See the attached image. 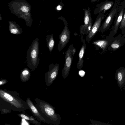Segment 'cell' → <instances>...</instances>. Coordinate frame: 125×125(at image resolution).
I'll list each match as a JSON object with an SVG mask.
<instances>
[{"instance_id": "cell-23", "label": "cell", "mask_w": 125, "mask_h": 125, "mask_svg": "<svg viewBox=\"0 0 125 125\" xmlns=\"http://www.w3.org/2000/svg\"><path fill=\"white\" fill-rule=\"evenodd\" d=\"M85 73L83 71H80L79 72V74L81 77H83L85 75Z\"/></svg>"}, {"instance_id": "cell-17", "label": "cell", "mask_w": 125, "mask_h": 125, "mask_svg": "<svg viewBox=\"0 0 125 125\" xmlns=\"http://www.w3.org/2000/svg\"><path fill=\"white\" fill-rule=\"evenodd\" d=\"M86 47L85 42H84L79 51V59L77 66V68L81 69L83 64V57Z\"/></svg>"}, {"instance_id": "cell-15", "label": "cell", "mask_w": 125, "mask_h": 125, "mask_svg": "<svg viewBox=\"0 0 125 125\" xmlns=\"http://www.w3.org/2000/svg\"><path fill=\"white\" fill-rule=\"evenodd\" d=\"M27 103V104L31 111L35 117L38 120L45 123V122L44 118L41 115L40 113L37 109L29 98H28L26 100Z\"/></svg>"}, {"instance_id": "cell-13", "label": "cell", "mask_w": 125, "mask_h": 125, "mask_svg": "<svg viewBox=\"0 0 125 125\" xmlns=\"http://www.w3.org/2000/svg\"><path fill=\"white\" fill-rule=\"evenodd\" d=\"M48 71L45 74L46 79H47V82H51V80H53L57 75L59 68V65L57 63L55 64H51L49 66Z\"/></svg>"}, {"instance_id": "cell-10", "label": "cell", "mask_w": 125, "mask_h": 125, "mask_svg": "<svg viewBox=\"0 0 125 125\" xmlns=\"http://www.w3.org/2000/svg\"><path fill=\"white\" fill-rule=\"evenodd\" d=\"M120 6V5H119ZM118 13L115 17L108 36L113 37L116 34L121 22L125 9L124 6H120Z\"/></svg>"}, {"instance_id": "cell-2", "label": "cell", "mask_w": 125, "mask_h": 125, "mask_svg": "<svg viewBox=\"0 0 125 125\" xmlns=\"http://www.w3.org/2000/svg\"><path fill=\"white\" fill-rule=\"evenodd\" d=\"M39 39L36 38L32 41L26 53V64L32 71L35 70L39 63Z\"/></svg>"}, {"instance_id": "cell-28", "label": "cell", "mask_w": 125, "mask_h": 125, "mask_svg": "<svg viewBox=\"0 0 125 125\" xmlns=\"http://www.w3.org/2000/svg\"><path fill=\"white\" fill-rule=\"evenodd\" d=\"M0 20H2V18L1 16V14H0Z\"/></svg>"}, {"instance_id": "cell-26", "label": "cell", "mask_w": 125, "mask_h": 125, "mask_svg": "<svg viewBox=\"0 0 125 125\" xmlns=\"http://www.w3.org/2000/svg\"><path fill=\"white\" fill-rule=\"evenodd\" d=\"M122 30L121 34L123 35L125 34V26Z\"/></svg>"}, {"instance_id": "cell-29", "label": "cell", "mask_w": 125, "mask_h": 125, "mask_svg": "<svg viewBox=\"0 0 125 125\" xmlns=\"http://www.w3.org/2000/svg\"><path fill=\"white\" fill-rule=\"evenodd\" d=\"M118 1L119 2L120 1H122V0H116Z\"/></svg>"}, {"instance_id": "cell-18", "label": "cell", "mask_w": 125, "mask_h": 125, "mask_svg": "<svg viewBox=\"0 0 125 125\" xmlns=\"http://www.w3.org/2000/svg\"><path fill=\"white\" fill-rule=\"evenodd\" d=\"M115 76L119 84L123 83L125 80V67H121L118 69Z\"/></svg>"}, {"instance_id": "cell-27", "label": "cell", "mask_w": 125, "mask_h": 125, "mask_svg": "<svg viewBox=\"0 0 125 125\" xmlns=\"http://www.w3.org/2000/svg\"><path fill=\"white\" fill-rule=\"evenodd\" d=\"M100 0H91V3L95 2L96 1H98Z\"/></svg>"}, {"instance_id": "cell-6", "label": "cell", "mask_w": 125, "mask_h": 125, "mask_svg": "<svg viewBox=\"0 0 125 125\" xmlns=\"http://www.w3.org/2000/svg\"><path fill=\"white\" fill-rule=\"evenodd\" d=\"M0 97L3 100L11 104L14 107L16 108L18 110L24 109V105L26 104L24 101L20 98H17L14 96H12V94L8 92L0 90Z\"/></svg>"}, {"instance_id": "cell-30", "label": "cell", "mask_w": 125, "mask_h": 125, "mask_svg": "<svg viewBox=\"0 0 125 125\" xmlns=\"http://www.w3.org/2000/svg\"><path fill=\"white\" fill-rule=\"evenodd\" d=\"M123 36L125 38V34H124V35H123Z\"/></svg>"}, {"instance_id": "cell-12", "label": "cell", "mask_w": 125, "mask_h": 125, "mask_svg": "<svg viewBox=\"0 0 125 125\" xmlns=\"http://www.w3.org/2000/svg\"><path fill=\"white\" fill-rule=\"evenodd\" d=\"M114 2L112 1L106 0L97 4L94 10V14L96 15L100 12L104 13L113 6Z\"/></svg>"}, {"instance_id": "cell-22", "label": "cell", "mask_w": 125, "mask_h": 125, "mask_svg": "<svg viewBox=\"0 0 125 125\" xmlns=\"http://www.w3.org/2000/svg\"><path fill=\"white\" fill-rule=\"evenodd\" d=\"M125 9L122 18L121 22L119 26L120 29L122 30L125 26Z\"/></svg>"}, {"instance_id": "cell-8", "label": "cell", "mask_w": 125, "mask_h": 125, "mask_svg": "<svg viewBox=\"0 0 125 125\" xmlns=\"http://www.w3.org/2000/svg\"><path fill=\"white\" fill-rule=\"evenodd\" d=\"M106 14L100 12L98 14L91 30L86 37V40L89 43L96 33L99 31L103 20L106 16Z\"/></svg>"}, {"instance_id": "cell-25", "label": "cell", "mask_w": 125, "mask_h": 125, "mask_svg": "<svg viewBox=\"0 0 125 125\" xmlns=\"http://www.w3.org/2000/svg\"><path fill=\"white\" fill-rule=\"evenodd\" d=\"M76 49L75 48L73 47L72 50V54L73 56H74L76 52Z\"/></svg>"}, {"instance_id": "cell-7", "label": "cell", "mask_w": 125, "mask_h": 125, "mask_svg": "<svg viewBox=\"0 0 125 125\" xmlns=\"http://www.w3.org/2000/svg\"><path fill=\"white\" fill-rule=\"evenodd\" d=\"M83 10L84 12V24L80 27L79 31L82 34L87 35L89 33L93 25V20L90 7H88L87 9H83Z\"/></svg>"}, {"instance_id": "cell-16", "label": "cell", "mask_w": 125, "mask_h": 125, "mask_svg": "<svg viewBox=\"0 0 125 125\" xmlns=\"http://www.w3.org/2000/svg\"><path fill=\"white\" fill-rule=\"evenodd\" d=\"M9 30L10 32L14 34H21L22 33V29L14 21H9Z\"/></svg>"}, {"instance_id": "cell-9", "label": "cell", "mask_w": 125, "mask_h": 125, "mask_svg": "<svg viewBox=\"0 0 125 125\" xmlns=\"http://www.w3.org/2000/svg\"><path fill=\"white\" fill-rule=\"evenodd\" d=\"M73 46V44H71L65 52V62L62 71V75L64 77L67 76L70 72L73 58L72 52Z\"/></svg>"}, {"instance_id": "cell-19", "label": "cell", "mask_w": 125, "mask_h": 125, "mask_svg": "<svg viewBox=\"0 0 125 125\" xmlns=\"http://www.w3.org/2000/svg\"><path fill=\"white\" fill-rule=\"evenodd\" d=\"M47 46L51 54L54 45V41L53 39V33L49 34L46 38Z\"/></svg>"}, {"instance_id": "cell-14", "label": "cell", "mask_w": 125, "mask_h": 125, "mask_svg": "<svg viewBox=\"0 0 125 125\" xmlns=\"http://www.w3.org/2000/svg\"><path fill=\"white\" fill-rule=\"evenodd\" d=\"M114 37H108L104 39L96 40L92 42V43L96 48L98 47L102 49L103 52L106 51L112 41Z\"/></svg>"}, {"instance_id": "cell-5", "label": "cell", "mask_w": 125, "mask_h": 125, "mask_svg": "<svg viewBox=\"0 0 125 125\" xmlns=\"http://www.w3.org/2000/svg\"><path fill=\"white\" fill-rule=\"evenodd\" d=\"M58 19L62 20L64 24V27L62 32L59 35V41L57 49L60 52L66 46L70 41L71 32L68 29V23L64 17H59Z\"/></svg>"}, {"instance_id": "cell-24", "label": "cell", "mask_w": 125, "mask_h": 125, "mask_svg": "<svg viewBox=\"0 0 125 125\" xmlns=\"http://www.w3.org/2000/svg\"><path fill=\"white\" fill-rule=\"evenodd\" d=\"M121 2H119V5L120 6H124L125 5V0H122Z\"/></svg>"}, {"instance_id": "cell-3", "label": "cell", "mask_w": 125, "mask_h": 125, "mask_svg": "<svg viewBox=\"0 0 125 125\" xmlns=\"http://www.w3.org/2000/svg\"><path fill=\"white\" fill-rule=\"evenodd\" d=\"M36 101V106L41 115L45 122L53 123L57 120V115L53 108L49 104L39 100Z\"/></svg>"}, {"instance_id": "cell-1", "label": "cell", "mask_w": 125, "mask_h": 125, "mask_svg": "<svg viewBox=\"0 0 125 125\" xmlns=\"http://www.w3.org/2000/svg\"><path fill=\"white\" fill-rule=\"evenodd\" d=\"M11 13L24 20L27 26L31 27L33 21L31 13V6L25 0H15L8 4Z\"/></svg>"}, {"instance_id": "cell-20", "label": "cell", "mask_w": 125, "mask_h": 125, "mask_svg": "<svg viewBox=\"0 0 125 125\" xmlns=\"http://www.w3.org/2000/svg\"><path fill=\"white\" fill-rule=\"evenodd\" d=\"M30 75V71L27 68H25L21 71L20 77L22 81L25 82L28 80Z\"/></svg>"}, {"instance_id": "cell-4", "label": "cell", "mask_w": 125, "mask_h": 125, "mask_svg": "<svg viewBox=\"0 0 125 125\" xmlns=\"http://www.w3.org/2000/svg\"><path fill=\"white\" fill-rule=\"evenodd\" d=\"M119 2L115 0L114 4L109 13L101 25L99 31L103 33L108 30L112 24L114 18L117 14L120 6Z\"/></svg>"}, {"instance_id": "cell-11", "label": "cell", "mask_w": 125, "mask_h": 125, "mask_svg": "<svg viewBox=\"0 0 125 125\" xmlns=\"http://www.w3.org/2000/svg\"><path fill=\"white\" fill-rule=\"evenodd\" d=\"M125 43V38L119 34L114 37L110 43L107 49L109 51H115L121 47Z\"/></svg>"}, {"instance_id": "cell-21", "label": "cell", "mask_w": 125, "mask_h": 125, "mask_svg": "<svg viewBox=\"0 0 125 125\" xmlns=\"http://www.w3.org/2000/svg\"><path fill=\"white\" fill-rule=\"evenodd\" d=\"M18 115L31 123L36 125H41L40 123L36 120L33 117H30L28 115L22 114H18Z\"/></svg>"}]
</instances>
